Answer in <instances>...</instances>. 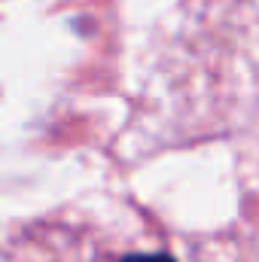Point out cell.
Listing matches in <instances>:
<instances>
[{"instance_id":"6da1fadb","label":"cell","mask_w":259,"mask_h":262,"mask_svg":"<svg viewBox=\"0 0 259 262\" xmlns=\"http://www.w3.org/2000/svg\"><path fill=\"white\" fill-rule=\"evenodd\" d=\"M122 262H174L165 253H137V256H125Z\"/></svg>"}]
</instances>
